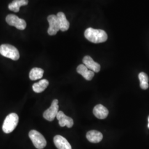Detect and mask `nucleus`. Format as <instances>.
Wrapping results in <instances>:
<instances>
[{
    "label": "nucleus",
    "instance_id": "obj_1",
    "mask_svg": "<svg viewBox=\"0 0 149 149\" xmlns=\"http://www.w3.org/2000/svg\"><path fill=\"white\" fill-rule=\"evenodd\" d=\"M85 37L91 42L96 44L103 43L106 41L108 38L106 32L104 31L92 28H88L86 30Z\"/></svg>",
    "mask_w": 149,
    "mask_h": 149
},
{
    "label": "nucleus",
    "instance_id": "obj_2",
    "mask_svg": "<svg viewBox=\"0 0 149 149\" xmlns=\"http://www.w3.org/2000/svg\"><path fill=\"white\" fill-rule=\"evenodd\" d=\"M18 121L19 117L16 113H12L8 114L3 123L2 130L5 133H11L16 128Z\"/></svg>",
    "mask_w": 149,
    "mask_h": 149
},
{
    "label": "nucleus",
    "instance_id": "obj_3",
    "mask_svg": "<svg viewBox=\"0 0 149 149\" xmlns=\"http://www.w3.org/2000/svg\"><path fill=\"white\" fill-rule=\"evenodd\" d=\"M0 54L6 58L13 60H18L19 53L18 49L10 44H2L0 46Z\"/></svg>",
    "mask_w": 149,
    "mask_h": 149
},
{
    "label": "nucleus",
    "instance_id": "obj_4",
    "mask_svg": "<svg viewBox=\"0 0 149 149\" xmlns=\"http://www.w3.org/2000/svg\"><path fill=\"white\" fill-rule=\"evenodd\" d=\"M29 137L34 146L38 149H43L47 145V141L42 134L36 130H32L29 133Z\"/></svg>",
    "mask_w": 149,
    "mask_h": 149
},
{
    "label": "nucleus",
    "instance_id": "obj_5",
    "mask_svg": "<svg viewBox=\"0 0 149 149\" xmlns=\"http://www.w3.org/2000/svg\"><path fill=\"white\" fill-rule=\"evenodd\" d=\"M6 21L10 26H14L19 30L25 29L27 26V23L24 19L15 15H8L6 18Z\"/></svg>",
    "mask_w": 149,
    "mask_h": 149
},
{
    "label": "nucleus",
    "instance_id": "obj_6",
    "mask_svg": "<svg viewBox=\"0 0 149 149\" xmlns=\"http://www.w3.org/2000/svg\"><path fill=\"white\" fill-rule=\"evenodd\" d=\"M59 101L55 99L52 102L51 106L47 109L43 113V117L49 122H52L54 120L59 112Z\"/></svg>",
    "mask_w": 149,
    "mask_h": 149
},
{
    "label": "nucleus",
    "instance_id": "obj_7",
    "mask_svg": "<svg viewBox=\"0 0 149 149\" xmlns=\"http://www.w3.org/2000/svg\"><path fill=\"white\" fill-rule=\"evenodd\" d=\"M48 21L49 23L48 33L50 36L55 35L60 30V26L57 17L55 15H50L48 16Z\"/></svg>",
    "mask_w": 149,
    "mask_h": 149
},
{
    "label": "nucleus",
    "instance_id": "obj_8",
    "mask_svg": "<svg viewBox=\"0 0 149 149\" xmlns=\"http://www.w3.org/2000/svg\"><path fill=\"white\" fill-rule=\"evenodd\" d=\"M56 118L59 121V125L61 127L66 126L68 128H71L74 125V120L71 118L66 116L62 111H59Z\"/></svg>",
    "mask_w": 149,
    "mask_h": 149
},
{
    "label": "nucleus",
    "instance_id": "obj_9",
    "mask_svg": "<svg viewBox=\"0 0 149 149\" xmlns=\"http://www.w3.org/2000/svg\"><path fill=\"white\" fill-rule=\"evenodd\" d=\"M84 65L94 72H98L101 70L100 65L95 62L90 56H85L83 59Z\"/></svg>",
    "mask_w": 149,
    "mask_h": 149
},
{
    "label": "nucleus",
    "instance_id": "obj_10",
    "mask_svg": "<svg viewBox=\"0 0 149 149\" xmlns=\"http://www.w3.org/2000/svg\"><path fill=\"white\" fill-rule=\"evenodd\" d=\"M54 143L58 149H72L69 141L61 135H56L54 138Z\"/></svg>",
    "mask_w": 149,
    "mask_h": 149
},
{
    "label": "nucleus",
    "instance_id": "obj_11",
    "mask_svg": "<svg viewBox=\"0 0 149 149\" xmlns=\"http://www.w3.org/2000/svg\"><path fill=\"white\" fill-rule=\"evenodd\" d=\"M77 72L81 74L86 80L90 81L93 79L95 75V72L88 69L85 65L81 64L77 68Z\"/></svg>",
    "mask_w": 149,
    "mask_h": 149
},
{
    "label": "nucleus",
    "instance_id": "obj_12",
    "mask_svg": "<svg viewBox=\"0 0 149 149\" xmlns=\"http://www.w3.org/2000/svg\"><path fill=\"white\" fill-rule=\"evenodd\" d=\"M93 113L96 117L100 119H104L107 117L109 112L106 107L102 104H98L94 107Z\"/></svg>",
    "mask_w": 149,
    "mask_h": 149
},
{
    "label": "nucleus",
    "instance_id": "obj_13",
    "mask_svg": "<svg viewBox=\"0 0 149 149\" xmlns=\"http://www.w3.org/2000/svg\"><path fill=\"white\" fill-rule=\"evenodd\" d=\"M86 138L91 143H98L102 140L103 135L98 131L90 130L86 134Z\"/></svg>",
    "mask_w": 149,
    "mask_h": 149
},
{
    "label": "nucleus",
    "instance_id": "obj_14",
    "mask_svg": "<svg viewBox=\"0 0 149 149\" xmlns=\"http://www.w3.org/2000/svg\"><path fill=\"white\" fill-rule=\"evenodd\" d=\"M56 17L59 22L60 30L63 32L68 31L69 28L70 23L66 19L65 15L63 12H60L58 13Z\"/></svg>",
    "mask_w": 149,
    "mask_h": 149
},
{
    "label": "nucleus",
    "instance_id": "obj_15",
    "mask_svg": "<svg viewBox=\"0 0 149 149\" xmlns=\"http://www.w3.org/2000/svg\"><path fill=\"white\" fill-rule=\"evenodd\" d=\"M49 85V81L45 79L40 80L38 82L34 84L32 86L33 90L37 93H39L45 90Z\"/></svg>",
    "mask_w": 149,
    "mask_h": 149
},
{
    "label": "nucleus",
    "instance_id": "obj_16",
    "mask_svg": "<svg viewBox=\"0 0 149 149\" xmlns=\"http://www.w3.org/2000/svg\"><path fill=\"white\" fill-rule=\"evenodd\" d=\"M28 3V0H13L12 2L9 4L8 8L11 11L18 12L21 6L27 5Z\"/></svg>",
    "mask_w": 149,
    "mask_h": 149
},
{
    "label": "nucleus",
    "instance_id": "obj_17",
    "mask_svg": "<svg viewBox=\"0 0 149 149\" xmlns=\"http://www.w3.org/2000/svg\"><path fill=\"white\" fill-rule=\"evenodd\" d=\"M44 70L41 68H34L29 72V79L32 81L39 80L43 77Z\"/></svg>",
    "mask_w": 149,
    "mask_h": 149
},
{
    "label": "nucleus",
    "instance_id": "obj_18",
    "mask_svg": "<svg viewBox=\"0 0 149 149\" xmlns=\"http://www.w3.org/2000/svg\"><path fill=\"white\" fill-rule=\"evenodd\" d=\"M139 79L140 82H149V77H148V75L143 72H140L139 74Z\"/></svg>",
    "mask_w": 149,
    "mask_h": 149
},
{
    "label": "nucleus",
    "instance_id": "obj_19",
    "mask_svg": "<svg viewBox=\"0 0 149 149\" xmlns=\"http://www.w3.org/2000/svg\"><path fill=\"white\" fill-rule=\"evenodd\" d=\"M140 87L143 89V90H146L149 87V84L148 82H140Z\"/></svg>",
    "mask_w": 149,
    "mask_h": 149
},
{
    "label": "nucleus",
    "instance_id": "obj_20",
    "mask_svg": "<svg viewBox=\"0 0 149 149\" xmlns=\"http://www.w3.org/2000/svg\"><path fill=\"white\" fill-rule=\"evenodd\" d=\"M148 128H149V124H148Z\"/></svg>",
    "mask_w": 149,
    "mask_h": 149
}]
</instances>
